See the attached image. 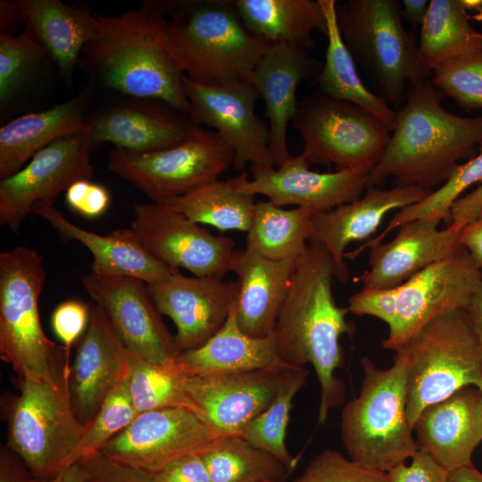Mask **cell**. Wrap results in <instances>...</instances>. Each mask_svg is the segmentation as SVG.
Returning a JSON list of instances; mask_svg holds the SVG:
<instances>
[{
  "label": "cell",
  "mask_w": 482,
  "mask_h": 482,
  "mask_svg": "<svg viewBox=\"0 0 482 482\" xmlns=\"http://www.w3.org/2000/svg\"><path fill=\"white\" fill-rule=\"evenodd\" d=\"M334 277L329 253L310 242L296 263L274 330L282 363L294 368L310 363L314 368L320 389L319 424H324L329 411L345 399V384L335 374L344 362L340 337L355 330L346 320L347 307L335 301Z\"/></svg>",
  "instance_id": "obj_1"
},
{
  "label": "cell",
  "mask_w": 482,
  "mask_h": 482,
  "mask_svg": "<svg viewBox=\"0 0 482 482\" xmlns=\"http://www.w3.org/2000/svg\"><path fill=\"white\" fill-rule=\"evenodd\" d=\"M445 96L431 79L411 83L395 111L390 139L369 174L368 187L395 186L433 191L462 160L474 157L482 144V115L453 114L442 104Z\"/></svg>",
  "instance_id": "obj_2"
},
{
  "label": "cell",
  "mask_w": 482,
  "mask_h": 482,
  "mask_svg": "<svg viewBox=\"0 0 482 482\" xmlns=\"http://www.w3.org/2000/svg\"><path fill=\"white\" fill-rule=\"evenodd\" d=\"M96 18L97 37L84 47L79 62L91 81L123 96L164 102L191 117L185 74L169 47L154 1Z\"/></svg>",
  "instance_id": "obj_3"
},
{
  "label": "cell",
  "mask_w": 482,
  "mask_h": 482,
  "mask_svg": "<svg viewBox=\"0 0 482 482\" xmlns=\"http://www.w3.org/2000/svg\"><path fill=\"white\" fill-rule=\"evenodd\" d=\"M154 3L176 62L195 82H250L255 65L272 44L245 26L233 0Z\"/></svg>",
  "instance_id": "obj_4"
},
{
  "label": "cell",
  "mask_w": 482,
  "mask_h": 482,
  "mask_svg": "<svg viewBox=\"0 0 482 482\" xmlns=\"http://www.w3.org/2000/svg\"><path fill=\"white\" fill-rule=\"evenodd\" d=\"M362 366L361 390L342 410L340 436L350 459L387 472L418 451L406 415L409 357L402 347L389 369H379L368 357Z\"/></svg>",
  "instance_id": "obj_5"
},
{
  "label": "cell",
  "mask_w": 482,
  "mask_h": 482,
  "mask_svg": "<svg viewBox=\"0 0 482 482\" xmlns=\"http://www.w3.org/2000/svg\"><path fill=\"white\" fill-rule=\"evenodd\" d=\"M397 0H347L337 3L343 41L371 86V91L398 109L411 83L428 79L419 43L403 22Z\"/></svg>",
  "instance_id": "obj_6"
},
{
  "label": "cell",
  "mask_w": 482,
  "mask_h": 482,
  "mask_svg": "<svg viewBox=\"0 0 482 482\" xmlns=\"http://www.w3.org/2000/svg\"><path fill=\"white\" fill-rule=\"evenodd\" d=\"M46 276L35 249L17 246L0 254V358L19 380L55 383L71 369L64 347L42 328L38 299Z\"/></svg>",
  "instance_id": "obj_7"
},
{
  "label": "cell",
  "mask_w": 482,
  "mask_h": 482,
  "mask_svg": "<svg viewBox=\"0 0 482 482\" xmlns=\"http://www.w3.org/2000/svg\"><path fill=\"white\" fill-rule=\"evenodd\" d=\"M70 377L65 369L55 383L19 380L20 393L6 407L5 445L34 478H49L68 467L85 432L73 409Z\"/></svg>",
  "instance_id": "obj_8"
},
{
  "label": "cell",
  "mask_w": 482,
  "mask_h": 482,
  "mask_svg": "<svg viewBox=\"0 0 482 482\" xmlns=\"http://www.w3.org/2000/svg\"><path fill=\"white\" fill-rule=\"evenodd\" d=\"M403 347L409 357L406 415L412 429L426 407L482 382V352L464 310L433 320Z\"/></svg>",
  "instance_id": "obj_9"
},
{
  "label": "cell",
  "mask_w": 482,
  "mask_h": 482,
  "mask_svg": "<svg viewBox=\"0 0 482 482\" xmlns=\"http://www.w3.org/2000/svg\"><path fill=\"white\" fill-rule=\"evenodd\" d=\"M292 124L307 162L333 164L338 171L370 172L391 136L386 125L366 109L318 91L299 101Z\"/></svg>",
  "instance_id": "obj_10"
},
{
  "label": "cell",
  "mask_w": 482,
  "mask_h": 482,
  "mask_svg": "<svg viewBox=\"0 0 482 482\" xmlns=\"http://www.w3.org/2000/svg\"><path fill=\"white\" fill-rule=\"evenodd\" d=\"M233 149L214 130L199 126L186 140L169 148L137 153L112 147L108 168L164 204L217 180L233 164Z\"/></svg>",
  "instance_id": "obj_11"
},
{
  "label": "cell",
  "mask_w": 482,
  "mask_h": 482,
  "mask_svg": "<svg viewBox=\"0 0 482 482\" xmlns=\"http://www.w3.org/2000/svg\"><path fill=\"white\" fill-rule=\"evenodd\" d=\"M481 280L482 270L462 246L394 287L395 315L383 346L396 352L433 320L464 310Z\"/></svg>",
  "instance_id": "obj_12"
},
{
  "label": "cell",
  "mask_w": 482,
  "mask_h": 482,
  "mask_svg": "<svg viewBox=\"0 0 482 482\" xmlns=\"http://www.w3.org/2000/svg\"><path fill=\"white\" fill-rule=\"evenodd\" d=\"M129 231L148 253L173 270L221 278L230 271L234 240L212 235L167 204H136Z\"/></svg>",
  "instance_id": "obj_13"
},
{
  "label": "cell",
  "mask_w": 482,
  "mask_h": 482,
  "mask_svg": "<svg viewBox=\"0 0 482 482\" xmlns=\"http://www.w3.org/2000/svg\"><path fill=\"white\" fill-rule=\"evenodd\" d=\"M219 438L197 414L166 408L137 414L101 453L110 460L150 474L195 454Z\"/></svg>",
  "instance_id": "obj_14"
},
{
  "label": "cell",
  "mask_w": 482,
  "mask_h": 482,
  "mask_svg": "<svg viewBox=\"0 0 482 482\" xmlns=\"http://www.w3.org/2000/svg\"><path fill=\"white\" fill-rule=\"evenodd\" d=\"M183 84L192 119L216 131L233 149L236 170L249 162L274 166L269 124L255 112L261 96L251 82L204 85L184 76Z\"/></svg>",
  "instance_id": "obj_15"
},
{
  "label": "cell",
  "mask_w": 482,
  "mask_h": 482,
  "mask_svg": "<svg viewBox=\"0 0 482 482\" xmlns=\"http://www.w3.org/2000/svg\"><path fill=\"white\" fill-rule=\"evenodd\" d=\"M90 129L51 143L19 171L0 180V223L17 233L35 204L52 202L75 181L90 179Z\"/></svg>",
  "instance_id": "obj_16"
},
{
  "label": "cell",
  "mask_w": 482,
  "mask_h": 482,
  "mask_svg": "<svg viewBox=\"0 0 482 482\" xmlns=\"http://www.w3.org/2000/svg\"><path fill=\"white\" fill-rule=\"evenodd\" d=\"M82 285L130 353L158 364L174 362L179 354L175 335L162 321L145 282L89 272L82 278Z\"/></svg>",
  "instance_id": "obj_17"
},
{
  "label": "cell",
  "mask_w": 482,
  "mask_h": 482,
  "mask_svg": "<svg viewBox=\"0 0 482 482\" xmlns=\"http://www.w3.org/2000/svg\"><path fill=\"white\" fill-rule=\"evenodd\" d=\"M309 166L302 154L290 155L279 167L251 165L252 179L243 171L229 181L234 189L264 195L277 206L295 205L312 213L353 202L367 189L369 171L317 172Z\"/></svg>",
  "instance_id": "obj_18"
},
{
  "label": "cell",
  "mask_w": 482,
  "mask_h": 482,
  "mask_svg": "<svg viewBox=\"0 0 482 482\" xmlns=\"http://www.w3.org/2000/svg\"><path fill=\"white\" fill-rule=\"evenodd\" d=\"M146 286L160 314L170 318L177 328L179 353L201 346L221 328L238 293L237 281L187 277L179 270Z\"/></svg>",
  "instance_id": "obj_19"
},
{
  "label": "cell",
  "mask_w": 482,
  "mask_h": 482,
  "mask_svg": "<svg viewBox=\"0 0 482 482\" xmlns=\"http://www.w3.org/2000/svg\"><path fill=\"white\" fill-rule=\"evenodd\" d=\"M287 368L278 360L256 370L189 378L184 386L218 437L241 436L272 403Z\"/></svg>",
  "instance_id": "obj_20"
},
{
  "label": "cell",
  "mask_w": 482,
  "mask_h": 482,
  "mask_svg": "<svg viewBox=\"0 0 482 482\" xmlns=\"http://www.w3.org/2000/svg\"><path fill=\"white\" fill-rule=\"evenodd\" d=\"M93 150L102 144L145 153L176 145L199 125L187 114L154 99L122 96L87 120Z\"/></svg>",
  "instance_id": "obj_21"
},
{
  "label": "cell",
  "mask_w": 482,
  "mask_h": 482,
  "mask_svg": "<svg viewBox=\"0 0 482 482\" xmlns=\"http://www.w3.org/2000/svg\"><path fill=\"white\" fill-rule=\"evenodd\" d=\"M437 218H420L398 227L389 242L365 243L345 254L355 258L370 247L369 269L357 281L364 289H387L402 285L414 274L437 262L462 247L461 230L451 226L440 229Z\"/></svg>",
  "instance_id": "obj_22"
},
{
  "label": "cell",
  "mask_w": 482,
  "mask_h": 482,
  "mask_svg": "<svg viewBox=\"0 0 482 482\" xmlns=\"http://www.w3.org/2000/svg\"><path fill=\"white\" fill-rule=\"evenodd\" d=\"M129 354L104 312L92 305L70 377L73 409L83 425L93 420L107 395L128 374Z\"/></svg>",
  "instance_id": "obj_23"
},
{
  "label": "cell",
  "mask_w": 482,
  "mask_h": 482,
  "mask_svg": "<svg viewBox=\"0 0 482 482\" xmlns=\"http://www.w3.org/2000/svg\"><path fill=\"white\" fill-rule=\"evenodd\" d=\"M431 192L417 187H368L363 195L353 202L312 213L310 242L327 250L333 261L335 278L345 283L349 278L345 248L353 242L367 240L393 210L416 204Z\"/></svg>",
  "instance_id": "obj_24"
},
{
  "label": "cell",
  "mask_w": 482,
  "mask_h": 482,
  "mask_svg": "<svg viewBox=\"0 0 482 482\" xmlns=\"http://www.w3.org/2000/svg\"><path fill=\"white\" fill-rule=\"evenodd\" d=\"M322 63L308 51L287 42L272 43L255 65L250 82L265 103L274 167L290 156L287 129L295 116L297 88L306 79H316Z\"/></svg>",
  "instance_id": "obj_25"
},
{
  "label": "cell",
  "mask_w": 482,
  "mask_h": 482,
  "mask_svg": "<svg viewBox=\"0 0 482 482\" xmlns=\"http://www.w3.org/2000/svg\"><path fill=\"white\" fill-rule=\"evenodd\" d=\"M413 431L418 450L451 471L472 463V454L482 442V395L474 386H465L447 398L426 407Z\"/></svg>",
  "instance_id": "obj_26"
},
{
  "label": "cell",
  "mask_w": 482,
  "mask_h": 482,
  "mask_svg": "<svg viewBox=\"0 0 482 482\" xmlns=\"http://www.w3.org/2000/svg\"><path fill=\"white\" fill-rule=\"evenodd\" d=\"M298 260L273 261L246 248L235 251L230 265L238 284L235 310L245 334L265 337L274 333Z\"/></svg>",
  "instance_id": "obj_27"
},
{
  "label": "cell",
  "mask_w": 482,
  "mask_h": 482,
  "mask_svg": "<svg viewBox=\"0 0 482 482\" xmlns=\"http://www.w3.org/2000/svg\"><path fill=\"white\" fill-rule=\"evenodd\" d=\"M96 84L92 81L71 98L51 108L19 116L0 129V179L25 166L40 150L64 137L88 129L87 110Z\"/></svg>",
  "instance_id": "obj_28"
},
{
  "label": "cell",
  "mask_w": 482,
  "mask_h": 482,
  "mask_svg": "<svg viewBox=\"0 0 482 482\" xmlns=\"http://www.w3.org/2000/svg\"><path fill=\"white\" fill-rule=\"evenodd\" d=\"M31 213L47 220L63 239H74L86 246L93 255L91 272L96 275L132 277L152 284L177 270L148 253L134 239L129 229H118L106 236L99 235L73 224L54 203L46 201L35 204Z\"/></svg>",
  "instance_id": "obj_29"
},
{
  "label": "cell",
  "mask_w": 482,
  "mask_h": 482,
  "mask_svg": "<svg viewBox=\"0 0 482 482\" xmlns=\"http://www.w3.org/2000/svg\"><path fill=\"white\" fill-rule=\"evenodd\" d=\"M25 29L46 50L61 77L71 81L84 47L98 33L96 12L85 3L17 0Z\"/></svg>",
  "instance_id": "obj_30"
},
{
  "label": "cell",
  "mask_w": 482,
  "mask_h": 482,
  "mask_svg": "<svg viewBox=\"0 0 482 482\" xmlns=\"http://www.w3.org/2000/svg\"><path fill=\"white\" fill-rule=\"evenodd\" d=\"M275 334L255 337L239 328L235 307L221 328L201 346L182 352L175 364L186 378L256 370L278 361Z\"/></svg>",
  "instance_id": "obj_31"
},
{
  "label": "cell",
  "mask_w": 482,
  "mask_h": 482,
  "mask_svg": "<svg viewBox=\"0 0 482 482\" xmlns=\"http://www.w3.org/2000/svg\"><path fill=\"white\" fill-rule=\"evenodd\" d=\"M233 2L245 26L272 43L287 42L309 51L316 47L315 31L327 35V21L319 0Z\"/></svg>",
  "instance_id": "obj_32"
},
{
  "label": "cell",
  "mask_w": 482,
  "mask_h": 482,
  "mask_svg": "<svg viewBox=\"0 0 482 482\" xmlns=\"http://www.w3.org/2000/svg\"><path fill=\"white\" fill-rule=\"evenodd\" d=\"M327 21L328 45L325 62L314 80L318 92L334 99L357 104L381 120L392 130L395 111L369 89L345 45L337 21V1L319 0Z\"/></svg>",
  "instance_id": "obj_33"
},
{
  "label": "cell",
  "mask_w": 482,
  "mask_h": 482,
  "mask_svg": "<svg viewBox=\"0 0 482 482\" xmlns=\"http://www.w3.org/2000/svg\"><path fill=\"white\" fill-rule=\"evenodd\" d=\"M312 215L303 207L283 209L270 201H258L245 248L273 261L298 260L312 238Z\"/></svg>",
  "instance_id": "obj_34"
},
{
  "label": "cell",
  "mask_w": 482,
  "mask_h": 482,
  "mask_svg": "<svg viewBox=\"0 0 482 482\" xmlns=\"http://www.w3.org/2000/svg\"><path fill=\"white\" fill-rule=\"evenodd\" d=\"M482 46L461 0H431L420 29L419 50L432 70Z\"/></svg>",
  "instance_id": "obj_35"
},
{
  "label": "cell",
  "mask_w": 482,
  "mask_h": 482,
  "mask_svg": "<svg viewBox=\"0 0 482 482\" xmlns=\"http://www.w3.org/2000/svg\"><path fill=\"white\" fill-rule=\"evenodd\" d=\"M164 204L194 222L210 225L221 232H247L256 202L254 195L234 189L229 180L217 179Z\"/></svg>",
  "instance_id": "obj_36"
},
{
  "label": "cell",
  "mask_w": 482,
  "mask_h": 482,
  "mask_svg": "<svg viewBox=\"0 0 482 482\" xmlns=\"http://www.w3.org/2000/svg\"><path fill=\"white\" fill-rule=\"evenodd\" d=\"M201 456L211 482H285L291 473L281 461L241 436L219 437Z\"/></svg>",
  "instance_id": "obj_37"
},
{
  "label": "cell",
  "mask_w": 482,
  "mask_h": 482,
  "mask_svg": "<svg viewBox=\"0 0 482 482\" xmlns=\"http://www.w3.org/2000/svg\"><path fill=\"white\" fill-rule=\"evenodd\" d=\"M55 65L42 45L25 29L0 34V110L11 106L37 86Z\"/></svg>",
  "instance_id": "obj_38"
},
{
  "label": "cell",
  "mask_w": 482,
  "mask_h": 482,
  "mask_svg": "<svg viewBox=\"0 0 482 482\" xmlns=\"http://www.w3.org/2000/svg\"><path fill=\"white\" fill-rule=\"evenodd\" d=\"M128 362L129 389L137 414L166 408H183L197 414L205 422L202 410L187 393L184 386L187 378L175 362L158 364L130 353Z\"/></svg>",
  "instance_id": "obj_39"
},
{
  "label": "cell",
  "mask_w": 482,
  "mask_h": 482,
  "mask_svg": "<svg viewBox=\"0 0 482 482\" xmlns=\"http://www.w3.org/2000/svg\"><path fill=\"white\" fill-rule=\"evenodd\" d=\"M309 371L304 368L288 367L282 378L278 395L272 403L253 420L241 437L281 461L292 472L297 464L286 445V431L292 401L306 385Z\"/></svg>",
  "instance_id": "obj_40"
},
{
  "label": "cell",
  "mask_w": 482,
  "mask_h": 482,
  "mask_svg": "<svg viewBox=\"0 0 482 482\" xmlns=\"http://www.w3.org/2000/svg\"><path fill=\"white\" fill-rule=\"evenodd\" d=\"M477 183L482 184V144L478 147V154L461 163L440 187L433 190L421 201L398 210L385 230L366 243L381 242L394 229L420 218H437L448 223L454 203L461 198L465 190Z\"/></svg>",
  "instance_id": "obj_41"
},
{
  "label": "cell",
  "mask_w": 482,
  "mask_h": 482,
  "mask_svg": "<svg viewBox=\"0 0 482 482\" xmlns=\"http://www.w3.org/2000/svg\"><path fill=\"white\" fill-rule=\"evenodd\" d=\"M129 372V370H128ZM129 389L128 374L107 395L72 453L68 466L100 453L104 446L137 417Z\"/></svg>",
  "instance_id": "obj_42"
},
{
  "label": "cell",
  "mask_w": 482,
  "mask_h": 482,
  "mask_svg": "<svg viewBox=\"0 0 482 482\" xmlns=\"http://www.w3.org/2000/svg\"><path fill=\"white\" fill-rule=\"evenodd\" d=\"M431 81L463 110L482 109V46L436 67Z\"/></svg>",
  "instance_id": "obj_43"
},
{
  "label": "cell",
  "mask_w": 482,
  "mask_h": 482,
  "mask_svg": "<svg viewBox=\"0 0 482 482\" xmlns=\"http://www.w3.org/2000/svg\"><path fill=\"white\" fill-rule=\"evenodd\" d=\"M293 482H389L379 471L327 449L316 455Z\"/></svg>",
  "instance_id": "obj_44"
},
{
  "label": "cell",
  "mask_w": 482,
  "mask_h": 482,
  "mask_svg": "<svg viewBox=\"0 0 482 482\" xmlns=\"http://www.w3.org/2000/svg\"><path fill=\"white\" fill-rule=\"evenodd\" d=\"M91 306L79 300L71 299L58 304L51 316V326L57 338L63 344L69 362L72 345L85 333Z\"/></svg>",
  "instance_id": "obj_45"
},
{
  "label": "cell",
  "mask_w": 482,
  "mask_h": 482,
  "mask_svg": "<svg viewBox=\"0 0 482 482\" xmlns=\"http://www.w3.org/2000/svg\"><path fill=\"white\" fill-rule=\"evenodd\" d=\"M65 200L70 208L87 218H97L108 209L111 195L108 189L89 179H79L65 191Z\"/></svg>",
  "instance_id": "obj_46"
},
{
  "label": "cell",
  "mask_w": 482,
  "mask_h": 482,
  "mask_svg": "<svg viewBox=\"0 0 482 482\" xmlns=\"http://www.w3.org/2000/svg\"><path fill=\"white\" fill-rule=\"evenodd\" d=\"M80 463L86 470L84 482H153V474L113 461L101 452Z\"/></svg>",
  "instance_id": "obj_47"
},
{
  "label": "cell",
  "mask_w": 482,
  "mask_h": 482,
  "mask_svg": "<svg viewBox=\"0 0 482 482\" xmlns=\"http://www.w3.org/2000/svg\"><path fill=\"white\" fill-rule=\"evenodd\" d=\"M448 473L420 450L411 458L409 464L400 463L386 472L389 482H448Z\"/></svg>",
  "instance_id": "obj_48"
},
{
  "label": "cell",
  "mask_w": 482,
  "mask_h": 482,
  "mask_svg": "<svg viewBox=\"0 0 482 482\" xmlns=\"http://www.w3.org/2000/svg\"><path fill=\"white\" fill-rule=\"evenodd\" d=\"M153 482H211V478L201 454H195L154 474Z\"/></svg>",
  "instance_id": "obj_49"
},
{
  "label": "cell",
  "mask_w": 482,
  "mask_h": 482,
  "mask_svg": "<svg viewBox=\"0 0 482 482\" xmlns=\"http://www.w3.org/2000/svg\"><path fill=\"white\" fill-rule=\"evenodd\" d=\"M482 212V184L458 199L451 209L447 226L461 230Z\"/></svg>",
  "instance_id": "obj_50"
},
{
  "label": "cell",
  "mask_w": 482,
  "mask_h": 482,
  "mask_svg": "<svg viewBox=\"0 0 482 482\" xmlns=\"http://www.w3.org/2000/svg\"><path fill=\"white\" fill-rule=\"evenodd\" d=\"M30 473L23 461L6 445L0 450V482H27Z\"/></svg>",
  "instance_id": "obj_51"
},
{
  "label": "cell",
  "mask_w": 482,
  "mask_h": 482,
  "mask_svg": "<svg viewBox=\"0 0 482 482\" xmlns=\"http://www.w3.org/2000/svg\"><path fill=\"white\" fill-rule=\"evenodd\" d=\"M460 242L476 266L482 270V212L461 230Z\"/></svg>",
  "instance_id": "obj_52"
},
{
  "label": "cell",
  "mask_w": 482,
  "mask_h": 482,
  "mask_svg": "<svg viewBox=\"0 0 482 482\" xmlns=\"http://www.w3.org/2000/svg\"><path fill=\"white\" fill-rule=\"evenodd\" d=\"M24 23L17 2L0 1V34L14 35V30Z\"/></svg>",
  "instance_id": "obj_53"
},
{
  "label": "cell",
  "mask_w": 482,
  "mask_h": 482,
  "mask_svg": "<svg viewBox=\"0 0 482 482\" xmlns=\"http://www.w3.org/2000/svg\"><path fill=\"white\" fill-rule=\"evenodd\" d=\"M430 1L428 0H403L401 4V13L414 29H420L426 17Z\"/></svg>",
  "instance_id": "obj_54"
},
{
  "label": "cell",
  "mask_w": 482,
  "mask_h": 482,
  "mask_svg": "<svg viewBox=\"0 0 482 482\" xmlns=\"http://www.w3.org/2000/svg\"><path fill=\"white\" fill-rule=\"evenodd\" d=\"M482 352V280L478 289L464 309Z\"/></svg>",
  "instance_id": "obj_55"
},
{
  "label": "cell",
  "mask_w": 482,
  "mask_h": 482,
  "mask_svg": "<svg viewBox=\"0 0 482 482\" xmlns=\"http://www.w3.org/2000/svg\"><path fill=\"white\" fill-rule=\"evenodd\" d=\"M85 478V467L78 462L63 468L52 478H37L30 476L27 482H84Z\"/></svg>",
  "instance_id": "obj_56"
},
{
  "label": "cell",
  "mask_w": 482,
  "mask_h": 482,
  "mask_svg": "<svg viewBox=\"0 0 482 482\" xmlns=\"http://www.w3.org/2000/svg\"><path fill=\"white\" fill-rule=\"evenodd\" d=\"M448 482H482V472L472 462L449 471Z\"/></svg>",
  "instance_id": "obj_57"
},
{
  "label": "cell",
  "mask_w": 482,
  "mask_h": 482,
  "mask_svg": "<svg viewBox=\"0 0 482 482\" xmlns=\"http://www.w3.org/2000/svg\"><path fill=\"white\" fill-rule=\"evenodd\" d=\"M477 387L480 390L482 395V382Z\"/></svg>",
  "instance_id": "obj_58"
}]
</instances>
